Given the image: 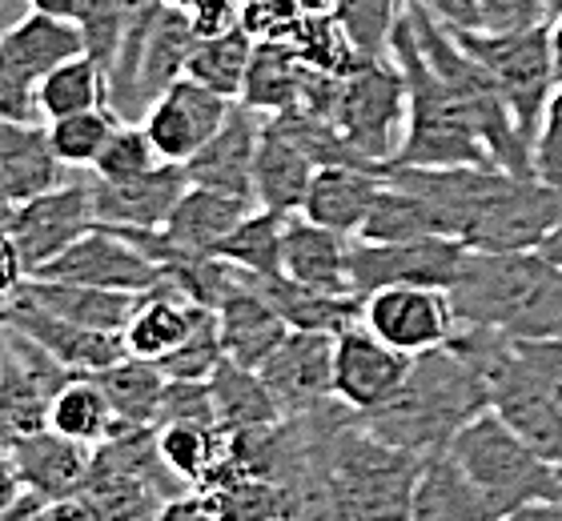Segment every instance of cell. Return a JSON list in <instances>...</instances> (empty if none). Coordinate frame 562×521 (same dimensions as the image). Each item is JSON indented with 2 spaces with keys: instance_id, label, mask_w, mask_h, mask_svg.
<instances>
[{
  "instance_id": "4fadbf2b",
  "label": "cell",
  "mask_w": 562,
  "mask_h": 521,
  "mask_svg": "<svg viewBox=\"0 0 562 521\" xmlns=\"http://www.w3.org/2000/svg\"><path fill=\"white\" fill-rule=\"evenodd\" d=\"M411 365L414 353L386 346L382 337H374L358 321L341 329L338 346H334V397L353 414H370L398 394L402 382L411 377Z\"/></svg>"
},
{
  "instance_id": "ee69618b",
  "label": "cell",
  "mask_w": 562,
  "mask_h": 521,
  "mask_svg": "<svg viewBox=\"0 0 562 521\" xmlns=\"http://www.w3.org/2000/svg\"><path fill=\"white\" fill-rule=\"evenodd\" d=\"M153 165H161V157L153 149L145 125H140V121H121L117 133L109 137L105 152L97 157L89 173H93L97 181H133V177L149 173Z\"/></svg>"
},
{
  "instance_id": "9c48e42d",
  "label": "cell",
  "mask_w": 562,
  "mask_h": 521,
  "mask_svg": "<svg viewBox=\"0 0 562 521\" xmlns=\"http://www.w3.org/2000/svg\"><path fill=\"white\" fill-rule=\"evenodd\" d=\"M362 325L386 346L414 358L446 346L462 329L450 290L438 285H382L374 293H362Z\"/></svg>"
},
{
  "instance_id": "d6986e66",
  "label": "cell",
  "mask_w": 562,
  "mask_h": 521,
  "mask_svg": "<svg viewBox=\"0 0 562 521\" xmlns=\"http://www.w3.org/2000/svg\"><path fill=\"white\" fill-rule=\"evenodd\" d=\"M186 189L189 173L186 165L177 161L153 165L149 173L133 177V181H97L93 177L97 220L117 225V229H165V220H169Z\"/></svg>"
},
{
  "instance_id": "3957f363",
  "label": "cell",
  "mask_w": 562,
  "mask_h": 521,
  "mask_svg": "<svg viewBox=\"0 0 562 521\" xmlns=\"http://www.w3.org/2000/svg\"><path fill=\"white\" fill-rule=\"evenodd\" d=\"M390 57L398 60L402 77H406V133H402V149L394 165H486V169H498L479 125L470 121L467 104L458 101L454 89L438 77V69L422 53L406 4L390 33Z\"/></svg>"
},
{
  "instance_id": "6125c7cd",
  "label": "cell",
  "mask_w": 562,
  "mask_h": 521,
  "mask_svg": "<svg viewBox=\"0 0 562 521\" xmlns=\"http://www.w3.org/2000/svg\"><path fill=\"white\" fill-rule=\"evenodd\" d=\"M554 16H562V0H551V21Z\"/></svg>"
},
{
  "instance_id": "5b68a950",
  "label": "cell",
  "mask_w": 562,
  "mask_h": 521,
  "mask_svg": "<svg viewBox=\"0 0 562 521\" xmlns=\"http://www.w3.org/2000/svg\"><path fill=\"white\" fill-rule=\"evenodd\" d=\"M446 450L470 474L491 506V518H515L535 501H562L554 465L506 426L498 409H482L458 429Z\"/></svg>"
},
{
  "instance_id": "ab89813d",
  "label": "cell",
  "mask_w": 562,
  "mask_h": 521,
  "mask_svg": "<svg viewBox=\"0 0 562 521\" xmlns=\"http://www.w3.org/2000/svg\"><path fill=\"white\" fill-rule=\"evenodd\" d=\"M290 45L302 53V60L317 72H334L346 77L366 60V53L353 45L350 29L341 24V16L334 9H310L297 24V33L290 36Z\"/></svg>"
},
{
  "instance_id": "f1b7e54d",
  "label": "cell",
  "mask_w": 562,
  "mask_h": 521,
  "mask_svg": "<svg viewBox=\"0 0 562 521\" xmlns=\"http://www.w3.org/2000/svg\"><path fill=\"white\" fill-rule=\"evenodd\" d=\"M411 518L414 521L491 518V506H486V498H482V489L470 482L467 469L454 462V453L434 450L422 457L418 477H414Z\"/></svg>"
},
{
  "instance_id": "94428289",
  "label": "cell",
  "mask_w": 562,
  "mask_h": 521,
  "mask_svg": "<svg viewBox=\"0 0 562 521\" xmlns=\"http://www.w3.org/2000/svg\"><path fill=\"white\" fill-rule=\"evenodd\" d=\"M9 450H12V438H9V429L0 426V462H9Z\"/></svg>"
},
{
  "instance_id": "b9f144b4",
  "label": "cell",
  "mask_w": 562,
  "mask_h": 521,
  "mask_svg": "<svg viewBox=\"0 0 562 521\" xmlns=\"http://www.w3.org/2000/svg\"><path fill=\"white\" fill-rule=\"evenodd\" d=\"M117 125L121 116L109 104H101V109H85V113L48 121V140H53L57 157L69 169H93V161L105 152L109 137L117 133Z\"/></svg>"
},
{
  "instance_id": "9f6ffc18",
  "label": "cell",
  "mask_w": 562,
  "mask_h": 521,
  "mask_svg": "<svg viewBox=\"0 0 562 521\" xmlns=\"http://www.w3.org/2000/svg\"><path fill=\"white\" fill-rule=\"evenodd\" d=\"M16 494H21V477H16V469L9 462H0V521H4L9 506L16 501Z\"/></svg>"
},
{
  "instance_id": "f907efd6",
  "label": "cell",
  "mask_w": 562,
  "mask_h": 521,
  "mask_svg": "<svg viewBox=\"0 0 562 521\" xmlns=\"http://www.w3.org/2000/svg\"><path fill=\"white\" fill-rule=\"evenodd\" d=\"M486 33H515L551 21V0H479Z\"/></svg>"
},
{
  "instance_id": "ba28073f",
  "label": "cell",
  "mask_w": 562,
  "mask_h": 521,
  "mask_svg": "<svg viewBox=\"0 0 562 521\" xmlns=\"http://www.w3.org/2000/svg\"><path fill=\"white\" fill-rule=\"evenodd\" d=\"M562 220V185H547L539 177L506 173L491 197L470 217L462 245L482 253H518L539 249Z\"/></svg>"
},
{
  "instance_id": "44dd1931",
  "label": "cell",
  "mask_w": 562,
  "mask_h": 521,
  "mask_svg": "<svg viewBox=\"0 0 562 521\" xmlns=\"http://www.w3.org/2000/svg\"><path fill=\"white\" fill-rule=\"evenodd\" d=\"M353 237L334 233L317 220L290 213L285 217V241H281V273L302 281L310 290L326 293H358L353 290Z\"/></svg>"
},
{
  "instance_id": "836d02e7",
  "label": "cell",
  "mask_w": 562,
  "mask_h": 521,
  "mask_svg": "<svg viewBox=\"0 0 562 521\" xmlns=\"http://www.w3.org/2000/svg\"><path fill=\"white\" fill-rule=\"evenodd\" d=\"M101 389H105L109 406H113V417L117 426H157L161 417V397L169 377L161 373L157 361L145 358H125L105 365L101 373H93Z\"/></svg>"
},
{
  "instance_id": "816d5d0a",
  "label": "cell",
  "mask_w": 562,
  "mask_h": 521,
  "mask_svg": "<svg viewBox=\"0 0 562 521\" xmlns=\"http://www.w3.org/2000/svg\"><path fill=\"white\" fill-rule=\"evenodd\" d=\"M0 116L9 121H45L41 104H36V81L24 77L0 48Z\"/></svg>"
},
{
  "instance_id": "4316f807",
  "label": "cell",
  "mask_w": 562,
  "mask_h": 521,
  "mask_svg": "<svg viewBox=\"0 0 562 521\" xmlns=\"http://www.w3.org/2000/svg\"><path fill=\"white\" fill-rule=\"evenodd\" d=\"M254 208H258V201L189 181V189L181 193V201H177V208L169 213V220H165V237L173 245H181V249L213 253Z\"/></svg>"
},
{
  "instance_id": "ac0fdd59",
  "label": "cell",
  "mask_w": 562,
  "mask_h": 521,
  "mask_svg": "<svg viewBox=\"0 0 562 521\" xmlns=\"http://www.w3.org/2000/svg\"><path fill=\"white\" fill-rule=\"evenodd\" d=\"M0 321L29 333L36 346H45L48 353L72 373H101L105 365L125 358L121 333L72 325V321H65V317H57V313L41 309V305L29 302V297H21V293H16V302H9L0 309Z\"/></svg>"
},
{
  "instance_id": "ffe728a7",
  "label": "cell",
  "mask_w": 562,
  "mask_h": 521,
  "mask_svg": "<svg viewBox=\"0 0 562 521\" xmlns=\"http://www.w3.org/2000/svg\"><path fill=\"white\" fill-rule=\"evenodd\" d=\"M9 465L16 469L24 489L45 494L53 506L65 498H77L93 469V445L72 441L53 426L33 429L24 438H12Z\"/></svg>"
},
{
  "instance_id": "003e7915",
  "label": "cell",
  "mask_w": 562,
  "mask_h": 521,
  "mask_svg": "<svg viewBox=\"0 0 562 521\" xmlns=\"http://www.w3.org/2000/svg\"><path fill=\"white\" fill-rule=\"evenodd\" d=\"M559 397H562V373H559Z\"/></svg>"
},
{
  "instance_id": "cb8c5ba5",
  "label": "cell",
  "mask_w": 562,
  "mask_h": 521,
  "mask_svg": "<svg viewBox=\"0 0 562 521\" xmlns=\"http://www.w3.org/2000/svg\"><path fill=\"white\" fill-rule=\"evenodd\" d=\"M213 313H217V333H222L225 358L234 365H246V370H261L273 349L285 341V333H290L281 313L241 278L234 281V290L225 293Z\"/></svg>"
},
{
  "instance_id": "7a4b0ae2",
  "label": "cell",
  "mask_w": 562,
  "mask_h": 521,
  "mask_svg": "<svg viewBox=\"0 0 562 521\" xmlns=\"http://www.w3.org/2000/svg\"><path fill=\"white\" fill-rule=\"evenodd\" d=\"M491 406V389L474 365L450 346L426 349L411 365V377L386 406L358 414L378 441L406 453L446 450L470 417Z\"/></svg>"
},
{
  "instance_id": "8fae6325",
  "label": "cell",
  "mask_w": 562,
  "mask_h": 521,
  "mask_svg": "<svg viewBox=\"0 0 562 521\" xmlns=\"http://www.w3.org/2000/svg\"><path fill=\"white\" fill-rule=\"evenodd\" d=\"M33 278L77 281V285H97V290L117 293H149L161 285L165 273L157 261L140 253L137 245L97 220L93 229L81 233L65 253H57L48 265L36 269Z\"/></svg>"
},
{
  "instance_id": "603a6c76",
  "label": "cell",
  "mask_w": 562,
  "mask_h": 521,
  "mask_svg": "<svg viewBox=\"0 0 562 521\" xmlns=\"http://www.w3.org/2000/svg\"><path fill=\"white\" fill-rule=\"evenodd\" d=\"M382 181H386V165H322L302 201V217L358 237Z\"/></svg>"
},
{
  "instance_id": "91938a15",
  "label": "cell",
  "mask_w": 562,
  "mask_h": 521,
  "mask_svg": "<svg viewBox=\"0 0 562 521\" xmlns=\"http://www.w3.org/2000/svg\"><path fill=\"white\" fill-rule=\"evenodd\" d=\"M551 48H554V72H559V81H562V16L551 21Z\"/></svg>"
},
{
  "instance_id": "11a10c76",
  "label": "cell",
  "mask_w": 562,
  "mask_h": 521,
  "mask_svg": "<svg viewBox=\"0 0 562 521\" xmlns=\"http://www.w3.org/2000/svg\"><path fill=\"white\" fill-rule=\"evenodd\" d=\"M418 4L430 12L434 21H442L446 29H454V33H462V29H482L479 0H418Z\"/></svg>"
},
{
  "instance_id": "681fc988",
  "label": "cell",
  "mask_w": 562,
  "mask_h": 521,
  "mask_svg": "<svg viewBox=\"0 0 562 521\" xmlns=\"http://www.w3.org/2000/svg\"><path fill=\"white\" fill-rule=\"evenodd\" d=\"M535 177L547 185H562V81L554 84L551 104L542 113L539 140H535Z\"/></svg>"
},
{
  "instance_id": "8d00e7d4",
  "label": "cell",
  "mask_w": 562,
  "mask_h": 521,
  "mask_svg": "<svg viewBox=\"0 0 562 521\" xmlns=\"http://www.w3.org/2000/svg\"><path fill=\"white\" fill-rule=\"evenodd\" d=\"M157 450H161L165 465H169L189 489H201L217 474V465L225 462V453H229V429L165 421V426H157Z\"/></svg>"
},
{
  "instance_id": "680465c9",
  "label": "cell",
  "mask_w": 562,
  "mask_h": 521,
  "mask_svg": "<svg viewBox=\"0 0 562 521\" xmlns=\"http://www.w3.org/2000/svg\"><path fill=\"white\" fill-rule=\"evenodd\" d=\"M539 249H542V253H547V257H551V261H559V265H562V220H559V225H554L551 237H547V241H542Z\"/></svg>"
},
{
  "instance_id": "f35d334b",
  "label": "cell",
  "mask_w": 562,
  "mask_h": 521,
  "mask_svg": "<svg viewBox=\"0 0 562 521\" xmlns=\"http://www.w3.org/2000/svg\"><path fill=\"white\" fill-rule=\"evenodd\" d=\"M254 45H258V41H254V33H249L246 24H237V29H229V33H222V36H205V41H198L193 53H189L186 77L201 81L205 89H213V93L237 101V97H241V84H246Z\"/></svg>"
},
{
  "instance_id": "8992f818",
  "label": "cell",
  "mask_w": 562,
  "mask_h": 521,
  "mask_svg": "<svg viewBox=\"0 0 562 521\" xmlns=\"http://www.w3.org/2000/svg\"><path fill=\"white\" fill-rule=\"evenodd\" d=\"M454 33V29H450ZM467 53L494 72V81L503 84L506 101L515 109V121L522 128V137L539 140L542 113L551 104L559 72H554V48H551V21L530 24V29H515V33H486V29H462L454 33Z\"/></svg>"
},
{
  "instance_id": "9a60e30c",
  "label": "cell",
  "mask_w": 562,
  "mask_h": 521,
  "mask_svg": "<svg viewBox=\"0 0 562 521\" xmlns=\"http://www.w3.org/2000/svg\"><path fill=\"white\" fill-rule=\"evenodd\" d=\"M334 333L314 329H290L285 341L261 365V377L273 389L285 417H302L334 401Z\"/></svg>"
},
{
  "instance_id": "74e56055",
  "label": "cell",
  "mask_w": 562,
  "mask_h": 521,
  "mask_svg": "<svg viewBox=\"0 0 562 521\" xmlns=\"http://www.w3.org/2000/svg\"><path fill=\"white\" fill-rule=\"evenodd\" d=\"M36 104H41L45 121L85 113V109H101V104H109V72L101 69L97 57L81 53V57L65 60V65H57V69L36 81Z\"/></svg>"
},
{
  "instance_id": "2e32d148",
  "label": "cell",
  "mask_w": 562,
  "mask_h": 521,
  "mask_svg": "<svg viewBox=\"0 0 562 521\" xmlns=\"http://www.w3.org/2000/svg\"><path fill=\"white\" fill-rule=\"evenodd\" d=\"M229 104H234L229 97L213 93V89H205L193 77H181V81H173L153 101V109L145 113L140 125H145L161 161L186 165L222 128Z\"/></svg>"
},
{
  "instance_id": "e7e4bbea",
  "label": "cell",
  "mask_w": 562,
  "mask_h": 521,
  "mask_svg": "<svg viewBox=\"0 0 562 521\" xmlns=\"http://www.w3.org/2000/svg\"><path fill=\"white\" fill-rule=\"evenodd\" d=\"M0 377H4V341H0Z\"/></svg>"
},
{
  "instance_id": "277c9868",
  "label": "cell",
  "mask_w": 562,
  "mask_h": 521,
  "mask_svg": "<svg viewBox=\"0 0 562 521\" xmlns=\"http://www.w3.org/2000/svg\"><path fill=\"white\" fill-rule=\"evenodd\" d=\"M406 12H411L414 36H418L426 60H430L434 69H438V77L454 89L458 101L467 104L470 121L479 125L494 165L506 169V173L535 177V149H530V140L522 137V128H518V121H515V109L506 101L503 84L494 81V72L486 69L474 53H467L462 41H458L442 21H434L418 0H406Z\"/></svg>"
},
{
  "instance_id": "6f0895ef",
  "label": "cell",
  "mask_w": 562,
  "mask_h": 521,
  "mask_svg": "<svg viewBox=\"0 0 562 521\" xmlns=\"http://www.w3.org/2000/svg\"><path fill=\"white\" fill-rule=\"evenodd\" d=\"M29 4L48 12V16H65V21H77L85 9V0H29Z\"/></svg>"
},
{
  "instance_id": "db71d44e",
  "label": "cell",
  "mask_w": 562,
  "mask_h": 521,
  "mask_svg": "<svg viewBox=\"0 0 562 521\" xmlns=\"http://www.w3.org/2000/svg\"><path fill=\"white\" fill-rule=\"evenodd\" d=\"M189 21H193L198 41H205V36H222L241 24V0H201V4L189 9Z\"/></svg>"
},
{
  "instance_id": "f5cc1de1",
  "label": "cell",
  "mask_w": 562,
  "mask_h": 521,
  "mask_svg": "<svg viewBox=\"0 0 562 521\" xmlns=\"http://www.w3.org/2000/svg\"><path fill=\"white\" fill-rule=\"evenodd\" d=\"M24 281H29V265H24L21 245L12 237L9 220H4V225H0V309L9 302H16V293L24 290Z\"/></svg>"
},
{
  "instance_id": "7c38bea8",
  "label": "cell",
  "mask_w": 562,
  "mask_h": 521,
  "mask_svg": "<svg viewBox=\"0 0 562 521\" xmlns=\"http://www.w3.org/2000/svg\"><path fill=\"white\" fill-rule=\"evenodd\" d=\"M467 245L454 237H418V241H353L350 269L353 290L374 293L382 285H438L450 290Z\"/></svg>"
},
{
  "instance_id": "f546056e",
  "label": "cell",
  "mask_w": 562,
  "mask_h": 521,
  "mask_svg": "<svg viewBox=\"0 0 562 521\" xmlns=\"http://www.w3.org/2000/svg\"><path fill=\"white\" fill-rule=\"evenodd\" d=\"M21 297H29V302H36L48 313H57L65 321L85 325V329L121 333L130 325L133 309H137L140 293L97 290V285H77V281H57V278H29Z\"/></svg>"
},
{
  "instance_id": "484cf974",
  "label": "cell",
  "mask_w": 562,
  "mask_h": 521,
  "mask_svg": "<svg viewBox=\"0 0 562 521\" xmlns=\"http://www.w3.org/2000/svg\"><path fill=\"white\" fill-rule=\"evenodd\" d=\"M317 165L305 157V149L285 133V128L266 116V128H261L258 140V161H254V197L261 208H273V213H302V201L310 193V181H314Z\"/></svg>"
},
{
  "instance_id": "be15d7a7",
  "label": "cell",
  "mask_w": 562,
  "mask_h": 521,
  "mask_svg": "<svg viewBox=\"0 0 562 521\" xmlns=\"http://www.w3.org/2000/svg\"><path fill=\"white\" fill-rule=\"evenodd\" d=\"M173 4H181V9H193V4H201V0H173Z\"/></svg>"
},
{
  "instance_id": "83f0119b",
  "label": "cell",
  "mask_w": 562,
  "mask_h": 521,
  "mask_svg": "<svg viewBox=\"0 0 562 521\" xmlns=\"http://www.w3.org/2000/svg\"><path fill=\"white\" fill-rule=\"evenodd\" d=\"M201 313H205V305L186 302L169 281H161L157 290L140 293L130 325L121 329L125 353H130V358H145V361H161L169 349H177L193 333V325L201 321Z\"/></svg>"
},
{
  "instance_id": "60d3db41",
  "label": "cell",
  "mask_w": 562,
  "mask_h": 521,
  "mask_svg": "<svg viewBox=\"0 0 562 521\" xmlns=\"http://www.w3.org/2000/svg\"><path fill=\"white\" fill-rule=\"evenodd\" d=\"M281 241H285V213L258 205L213 249V257L229 261L241 273H281Z\"/></svg>"
},
{
  "instance_id": "d6a6232c",
  "label": "cell",
  "mask_w": 562,
  "mask_h": 521,
  "mask_svg": "<svg viewBox=\"0 0 562 521\" xmlns=\"http://www.w3.org/2000/svg\"><path fill=\"white\" fill-rule=\"evenodd\" d=\"M213 389V409H217V421L229 433H241V429H266L285 421L278 397L266 385L258 370H246V365H234L225 358L217 365V373L210 377Z\"/></svg>"
},
{
  "instance_id": "e575fe53",
  "label": "cell",
  "mask_w": 562,
  "mask_h": 521,
  "mask_svg": "<svg viewBox=\"0 0 562 521\" xmlns=\"http://www.w3.org/2000/svg\"><path fill=\"white\" fill-rule=\"evenodd\" d=\"M48 426L65 433L72 441H85V445H101V441L117 429V417L109 406L105 389L93 373H72L69 382L60 385L53 406H48Z\"/></svg>"
},
{
  "instance_id": "c3c4849f",
  "label": "cell",
  "mask_w": 562,
  "mask_h": 521,
  "mask_svg": "<svg viewBox=\"0 0 562 521\" xmlns=\"http://www.w3.org/2000/svg\"><path fill=\"white\" fill-rule=\"evenodd\" d=\"M165 421H181V426H222L217 421V409H213V389L210 382H169L161 397V417Z\"/></svg>"
},
{
  "instance_id": "1f68e13d",
  "label": "cell",
  "mask_w": 562,
  "mask_h": 521,
  "mask_svg": "<svg viewBox=\"0 0 562 521\" xmlns=\"http://www.w3.org/2000/svg\"><path fill=\"white\" fill-rule=\"evenodd\" d=\"M310 72L314 69L305 65L302 53L290 41H258L237 101H246L249 109H258L266 116L281 113V109H293V104H302Z\"/></svg>"
},
{
  "instance_id": "bcb514c9",
  "label": "cell",
  "mask_w": 562,
  "mask_h": 521,
  "mask_svg": "<svg viewBox=\"0 0 562 521\" xmlns=\"http://www.w3.org/2000/svg\"><path fill=\"white\" fill-rule=\"evenodd\" d=\"M77 24H81V33H85L89 57L101 60V69L109 72V65L117 57L121 33H125V4H121V0H85Z\"/></svg>"
},
{
  "instance_id": "4dcf8cb0",
  "label": "cell",
  "mask_w": 562,
  "mask_h": 521,
  "mask_svg": "<svg viewBox=\"0 0 562 521\" xmlns=\"http://www.w3.org/2000/svg\"><path fill=\"white\" fill-rule=\"evenodd\" d=\"M0 48H4V57H9L24 77H33V81H41L45 72H53L57 65H65V60L89 53V48H85L81 24L65 21V16H48V12H41V9H33L24 21L4 29V33H0Z\"/></svg>"
},
{
  "instance_id": "7bdbcfd3",
  "label": "cell",
  "mask_w": 562,
  "mask_h": 521,
  "mask_svg": "<svg viewBox=\"0 0 562 521\" xmlns=\"http://www.w3.org/2000/svg\"><path fill=\"white\" fill-rule=\"evenodd\" d=\"M222 361H225V346H222V333H217V313L205 309L201 321L193 325V333L177 349H169L157 365H161V373L169 382H210Z\"/></svg>"
},
{
  "instance_id": "30bf717a",
  "label": "cell",
  "mask_w": 562,
  "mask_h": 521,
  "mask_svg": "<svg viewBox=\"0 0 562 521\" xmlns=\"http://www.w3.org/2000/svg\"><path fill=\"white\" fill-rule=\"evenodd\" d=\"M89 169H77V173L65 181V185L48 189L41 197L21 201L12 205L9 229L21 245V257L29 265V278L36 269L48 265L57 253H65L81 233H89L97 225V208H93V177H85Z\"/></svg>"
},
{
  "instance_id": "03108f58",
  "label": "cell",
  "mask_w": 562,
  "mask_h": 521,
  "mask_svg": "<svg viewBox=\"0 0 562 521\" xmlns=\"http://www.w3.org/2000/svg\"><path fill=\"white\" fill-rule=\"evenodd\" d=\"M554 474H559V486H562V462H559V465H554Z\"/></svg>"
},
{
  "instance_id": "7dc6e473",
  "label": "cell",
  "mask_w": 562,
  "mask_h": 521,
  "mask_svg": "<svg viewBox=\"0 0 562 521\" xmlns=\"http://www.w3.org/2000/svg\"><path fill=\"white\" fill-rule=\"evenodd\" d=\"M305 12V0H241V24L254 41H290Z\"/></svg>"
},
{
  "instance_id": "d590c367",
  "label": "cell",
  "mask_w": 562,
  "mask_h": 521,
  "mask_svg": "<svg viewBox=\"0 0 562 521\" xmlns=\"http://www.w3.org/2000/svg\"><path fill=\"white\" fill-rule=\"evenodd\" d=\"M418 237H446L442 220L434 213L418 193L394 185V181H382L374 205H370V217L362 220V229L353 241H418Z\"/></svg>"
},
{
  "instance_id": "7402d4cb",
  "label": "cell",
  "mask_w": 562,
  "mask_h": 521,
  "mask_svg": "<svg viewBox=\"0 0 562 521\" xmlns=\"http://www.w3.org/2000/svg\"><path fill=\"white\" fill-rule=\"evenodd\" d=\"M72 173L77 169H69L53 149L48 125L0 116V189L9 193L12 205L65 185Z\"/></svg>"
},
{
  "instance_id": "52a82bcc",
  "label": "cell",
  "mask_w": 562,
  "mask_h": 521,
  "mask_svg": "<svg viewBox=\"0 0 562 521\" xmlns=\"http://www.w3.org/2000/svg\"><path fill=\"white\" fill-rule=\"evenodd\" d=\"M329 121L362 152V161H394L402 149V133H406V77H402L398 60L390 53L366 57L358 69L346 72L334 93Z\"/></svg>"
},
{
  "instance_id": "6da1fadb",
  "label": "cell",
  "mask_w": 562,
  "mask_h": 521,
  "mask_svg": "<svg viewBox=\"0 0 562 521\" xmlns=\"http://www.w3.org/2000/svg\"><path fill=\"white\" fill-rule=\"evenodd\" d=\"M462 329L506 337H562V265L542 249L482 253L467 249L450 285Z\"/></svg>"
},
{
  "instance_id": "e0dca14e",
  "label": "cell",
  "mask_w": 562,
  "mask_h": 521,
  "mask_svg": "<svg viewBox=\"0 0 562 521\" xmlns=\"http://www.w3.org/2000/svg\"><path fill=\"white\" fill-rule=\"evenodd\" d=\"M261 128H266V113L249 109L246 101H234L222 128L186 161L189 181L258 201L254 197V161H258Z\"/></svg>"
},
{
  "instance_id": "f6af8a7d",
  "label": "cell",
  "mask_w": 562,
  "mask_h": 521,
  "mask_svg": "<svg viewBox=\"0 0 562 521\" xmlns=\"http://www.w3.org/2000/svg\"><path fill=\"white\" fill-rule=\"evenodd\" d=\"M402 4L406 0H334L329 9L338 12L341 24L350 29L353 45L362 48L366 57H386Z\"/></svg>"
},
{
  "instance_id": "d4e9b609",
  "label": "cell",
  "mask_w": 562,
  "mask_h": 521,
  "mask_svg": "<svg viewBox=\"0 0 562 521\" xmlns=\"http://www.w3.org/2000/svg\"><path fill=\"white\" fill-rule=\"evenodd\" d=\"M237 278L254 285V290L281 313V321L290 329H314V333H334L362 321V293H326L310 290L302 281L285 278V273H241Z\"/></svg>"
},
{
  "instance_id": "5bb4252c",
  "label": "cell",
  "mask_w": 562,
  "mask_h": 521,
  "mask_svg": "<svg viewBox=\"0 0 562 521\" xmlns=\"http://www.w3.org/2000/svg\"><path fill=\"white\" fill-rule=\"evenodd\" d=\"M193 45H198V33H193L189 9H181V4L169 0V4L157 12L149 36H145V48H140L133 81L125 84V93H117L109 101V109H113L121 121H145L153 101H157L173 81L186 77Z\"/></svg>"
}]
</instances>
